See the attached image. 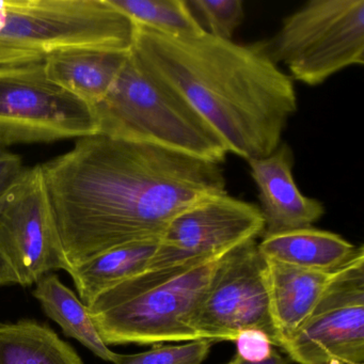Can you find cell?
<instances>
[{"instance_id":"1","label":"cell","mask_w":364,"mask_h":364,"mask_svg":"<svg viewBox=\"0 0 364 364\" xmlns=\"http://www.w3.org/2000/svg\"><path fill=\"white\" fill-rule=\"evenodd\" d=\"M41 167L72 268L117 247L159 240L181 212L228 193L220 164L102 134Z\"/></svg>"},{"instance_id":"2","label":"cell","mask_w":364,"mask_h":364,"mask_svg":"<svg viewBox=\"0 0 364 364\" xmlns=\"http://www.w3.org/2000/svg\"><path fill=\"white\" fill-rule=\"evenodd\" d=\"M133 25L134 56L214 127L228 152L248 161L280 146L297 95L268 42L238 44L206 31L174 36Z\"/></svg>"},{"instance_id":"3","label":"cell","mask_w":364,"mask_h":364,"mask_svg":"<svg viewBox=\"0 0 364 364\" xmlns=\"http://www.w3.org/2000/svg\"><path fill=\"white\" fill-rule=\"evenodd\" d=\"M223 257L146 270L102 294L88 306L102 340L107 346L201 340L193 317Z\"/></svg>"},{"instance_id":"4","label":"cell","mask_w":364,"mask_h":364,"mask_svg":"<svg viewBox=\"0 0 364 364\" xmlns=\"http://www.w3.org/2000/svg\"><path fill=\"white\" fill-rule=\"evenodd\" d=\"M100 133L223 164L225 142L176 91L151 75L129 50L107 95L92 106Z\"/></svg>"},{"instance_id":"5","label":"cell","mask_w":364,"mask_h":364,"mask_svg":"<svg viewBox=\"0 0 364 364\" xmlns=\"http://www.w3.org/2000/svg\"><path fill=\"white\" fill-rule=\"evenodd\" d=\"M133 31L108 0H0V65L71 48L129 50Z\"/></svg>"},{"instance_id":"6","label":"cell","mask_w":364,"mask_h":364,"mask_svg":"<svg viewBox=\"0 0 364 364\" xmlns=\"http://www.w3.org/2000/svg\"><path fill=\"white\" fill-rule=\"evenodd\" d=\"M277 65L315 87L364 63V0H311L287 16L268 42Z\"/></svg>"},{"instance_id":"7","label":"cell","mask_w":364,"mask_h":364,"mask_svg":"<svg viewBox=\"0 0 364 364\" xmlns=\"http://www.w3.org/2000/svg\"><path fill=\"white\" fill-rule=\"evenodd\" d=\"M99 133L93 108L53 82L43 61L0 65V146Z\"/></svg>"},{"instance_id":"8","label":"cell","mask_w":364,"mask_h":364,"mask_svg":"<svg viewBox=\"0 0 364 364\" xmlns=\"http://www.w3.org/2000/svg\"><path fill=\"white\" fill-rule=\"evenodd\" d=\"M193 329L201 340L235 342L240 332H264L274 346L280 338L270 310L266 261L257 240H249L219 259L199 308Z\"/></svg>"},{"instance_id":"9","label":"cell","mask_w":364,"mask_h":364,"mask_svg":"<svg viewBox=\"0 0 364 364\" xmlns=\"http://www.w3.org/2000/svg\"><path fill=\"white\" fill-rule=\"evenodd\" d=\"M298 364H364V248L332 274L316 306L280 347Z\"/></svg>"},{"instance_id":"10","label":"cell","mask_w":364,"mask_h":364,"mask_svg":"<svg viewBox=\"0 0 364 364\" xmlns=\"http://www.w3.org/2000/svg\"><path fill=\"white\" fill-rule=\"evenodd\" d=\"M0 257L29 287L71 265L65 257L41 165L25 167L0 202Z\"/></svg>"},{"instance_id":"11","label":"cell","mask_w":364,"mask_h":364,"mask_svg":"<svg viewBox=\"0 0 364 364\" xmlns=\"http://www.w3.org/2000/svg\"><path fill=\"white\" fill-rule=\"evenodd\" d=\"M265 223L259 206L229 193L206 198L170 221L159 238L148 270L169 269L221 257L263 237Z\"/></svg>"},{"instance_id":"12","label":"cell","mask_w":364,"mask_h":364,"mask_svg":"<svg viewBox=\"0 0 364 364\" xmlns=\"http://www.w3.org/2000/svg\"><path fill=\"white\" fill-rule=\"evenodd\" d=\"M251 178L259 191L265 223L263 236L312 227L325 214L318 200L300 193L293 178L291 146L281 142L272 154L248 161Z\"/></svg>"},{"instance_id":"13","label":"cell","mask_w":364,"mask_h":364,"mask_svg":"<svg viewBox=\"0 0 364 364\" xmlns=\"http://www.w3.org/2000/svg\"><path fill=\"white\" fill-rule=\"evenodd\" d=\"M129 50L71 48L44 59L48 77L91 107L101 102L122 70Z\"/></svg>"},{"instance_id":"14","label":"cell","mask_w":364,"mask_h":364,"mask_svg":"<svg viewBox=\"0 0 364 364\" xmlns=\"http://www.w3.org/2000/svg\"><path fill=\"white\" fill-rule=\"evenodd\" d=\"M265 261L270 310L280 348L312 312L334 272H316L272 259Z\"/></svg>"},{"instance_id":"15","label":"cell","mask_w":364,"mask_h":364,"mask_svg":"<svg viewBox=\"0 0 364 364\" xmlns=\"http://www.w3.org/2000/svg\"><path fill=\"white\" fill-rule=\"evenodd\" d=\"M257 248L265 259L323 272H336L358 250L338 234L312 227L263 236Z\"/></svg>"},{"instance_id":"16","label":"cell","mask_w":364,"mask_h":364,"mask_svg":"<svg viewBox=\"0 0 364 364\" xmlns=\"http://www.w3.org/2000/svg\"><path fill=\"white\" fill-rule=\"evenodd\" d=\"M159 240L135 242L106 251L69 272L78 297L87 306L102 294L148 270Z\"/></svg>"},{"instance_id":"17","label":"cell","mask_w":364,"mask_h":364,"mask_svg":"<svg viewBox=\"0 0 364 364\" xmlns=\"http://www.w3.org/2000/svg\"><path fill=\"white\" fill-rule=\"evenodd\" d=\"M33 295L41 304L44 313L58 323L65 336L78 341L93 355L114 363L118 353L102 340L88 306L65 287L56 274H46L36 283Z\"/></svg>"},{"instance_id":"18","label":"cell","mask_w":364,"mask_h":364,"mask_svg":"<svg viewBox=\"0 0 364 364\" xmlns=\"http://www.w3.org/2000/svg\"><path fill=\"white\" fill-rule=\"evenodd\" d=\"M0 364H84L75 349L46 323H0Z\"/></svg>"},{"instance_id":"19","label":"cell","mask_w":364,"mask_h":364,"mask_svg":"<svg viewBox=\"0 0 364 364\" xmlns=\"http://www.w3.org/2000/svg\"><path fill=\"white\" fill-rule=\"evenodd\" d=\"M133 24L174 36L197 35L205 29L185 0H108Z\"/></svg>"},{"instance_id":"20","label":"cell","mask_w":364,"mask_h":364,"mask_svg":"<svg viewBox=\"0 0 364 364\" xmlns=\"http://www.w3.org/2000/svg\"><path fill=\"white\" fill-rule=\"evenodd\" d=\"M214 343L208 340L186 342L176 346H159L144 353L117 355L114 364H202Z\"/></svg>"},{"instance_id":"21","label":"cell","mask_w":364,"mask_h":364,"mask_svg":"<svg viewBox=\"0 0 364 364\" xmlns=\"http://www.w3.org/2000/svg\"><path fill=\"white\" fill-rule=\"evenodd\" d=\"M188 5L203 16L208 33L219 39L232 40L245 20L242 0H191Z\"/></svg>"},{"instance_id":"22","label":"cell","mask_w":364,"mask_h":364,"mask_svg":"<svg viewBox=\"0 0 364 364\" xmlns=\"http://www.w3.org/2000/svg\"><path fill=\"white\" fill-rule=\"evenodd\" d=\"M235 343L237 355L245 361H264L274 353L272 341L259 330L247 329L240 332Z\"/></svg>"},{"instance_id":"23","label":"cell","mask_w":364,"mask_h":364,"mask_svg":"<svg viewBox=\"0 0 364 364\" xmlns=\"http://www.w3.org/2000/svg\"><path fill=\"white\" fill-rule=\"evenodd\" d=\"M22 157L0 146V202L24 172Z\"/></svg>"},{"instance_id":"24","label":"cell","mask_w":364,"mask_h":364,"mask_svg":"<svg viewBox=\"0 0 364 364\" xmlns=\"http://www.w3.org/2000/svg\"><path fill=\"white\" fill-rule=\"evenodd\" d=\"M18 284V278L14 270L6 263L5 259L0 257V287Z\"/></svg>"},{"instance_id":"25","label":"cell","mask_w":364,"mask_h":364,"mask_svg":"<svg viewBox=\"0 0 364 364\" xmlns=\"http://www.w3.org/2000/svg\"><path fill=\"white\" fill-rule=\"evenodd\" d=\"M235 361L236 364H289V361L285 359L282 355H279L278 353L274 350V353H272L269 358L264 360V361L261 362H248L245 361V360L240 359L237 355H235Z\"/></svg>"},{"instance_id":"26","label":"cell","mask_w":364,"mask_h":364,"mask_svg":"<svg viewBox=\"0 0 364 364\" xmlns=\"http://www.w3.org/2000/svg\"><path fill=\"white\" fill-rule=\"evenodd\" d=\"M227 364H236L235 357H234V359L231 360V361H230L229 363Z\"/></svg>"}]
</instances>
